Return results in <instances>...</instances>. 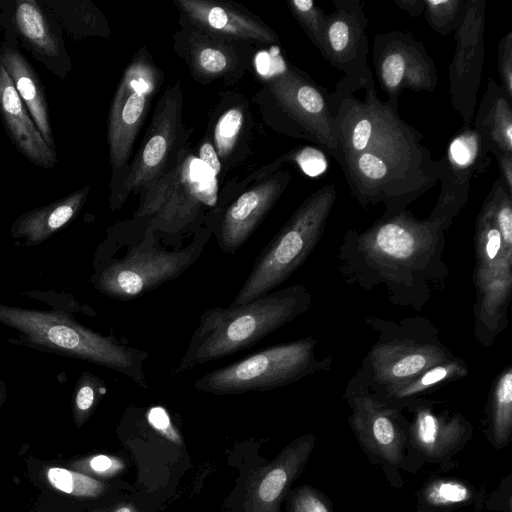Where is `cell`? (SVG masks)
<instances>
[{
  "label": "cell",
  "mask_w": 512,
  "mask_h": 512,
  "mask_svg": "<svg viewBox=\"0 0 512 512\" xmlns=\"http://www.w3.org/2000/svg\"><path fill=\"white\" fill-rule=\"evenodd\" d=\"M339 161L350 194L364 208L383 204L384 215L403 211L439 180V161L398 108L377 96L373 74L342 78L328 94Z\"/></svg>",
  "instance_id": "6da1fadb"
},
{
  "label": "cell",
  "mask_w": 512,
  "mask_h": 512,
  "mask_svg": "<svg viewBox=\"0 0 512 512\" xmlns=\"http://www.w3.org/2000/svg\"><path fill=\"white\" fill-rule=\"evenodd\" d=\"M444 232L438 222L407 209L383 214L364 231H346L339 272L348 284L366 292L382 288L392 304L421 311L449 277Z\"/></svg>",
  "instance_id": "7a4b0ae2"
},
{
  "label": "cell",
  "mask_w": 512,
  "mask_h": 512,
  "mask_svg": "<svg viewBox=\"0 0 512 512\" xmlns=\"http://www.w3.org/2000/svg\"><path fill=\"white\" fill-rule=\"evenodd\" d=\"M211 235L207 226L169 235L142 219L117 224L95 250L90 282L105 296L133 300L180 277L201 257Z\"/></svg>",
  "instance_id": "3957f363"
},
{
  "label": "cell",
  "mask_w": 512,
  "mask_h": 512,
  "mask_svg": "<svg viewBox=\"0 0 512 512\" xmlns=\"http://www.w3.org/2000/svg\"><path fill=\"white\" fill-rule=\"evenodd\" d=\"M311 305L308 289L295 284L243 305L207 309L199 317L198 326L172 375L254 346L305 313Z\"/></svg>",
  "instance_id": "277c9868"
},
{
  "label": "cell",
  "mask_w": 512,
  "mask_h": 512,
  "mask_svg": "<svg viewBox=\"0 0 512 512\" xmlns=\"http://www.w3.org/2000/svg\"><path fill=\"white\" fill-rule=\"evenodd\" d=\"M0 324L14 329L8 342L30 349L77 358L119 372L148 388L145 350L131 347L113 335H102L62 311H39L0 303Z\"/></svg>",
  "instance_id": "5b68a950"
},
{
  "label": "cell",
  "mask_w": 512,
  "mask_h": 512,
  "mask_svg": "<svg viewBox=\"0 0 512 512\" xmlns=\"http://www.w3.org/2000/svg\"><path fill=\"white\" fill-rule=\"evenodd\" d=\"M366 324L378 339L353 377L373 394L455 356L440 338L439 329L424 316L399 322L369 316Z\"/></svg>",
  "instance_id": "8992f818"
},
{
  "label": "cell",
  "mask_w": 512,
  "mask_h": 512,
  "mask_svg": "<svg viewBox=\"0 0 512 512\" xmlns=\"http://www.w3.org/2000/svg\"><path fill=\"white\" fill-rule=\"evenodd\" d=\"M218 201L217 175L183 147L176 163L147 189L134 214L169 235L210 228Z\"/></svg>",
  "instance_id": "52a82bcc"
},
{
  "label": "cell",
  "mask_w": 512,
  "mask_h": 512,
  "mask_svg": "<svg viewBox=\"0 0 512 512\" xmlns=\"http://www.w3.org/2000/svg\"><path fill=\"white\" fill-rule=\"evenodd\" d=\"M336 198V186L326 184L303 201L255 258L231 306L276 290L290 278L320 241Z\"/></svg>",
  "instance_id": "ba28073f"
},
{
  "label": "cell",
  "mask_w": 512,
  "mask_h": 512,
  "mask_svg": "<svg viewBox=\"0 0 512 512\" xmlns=\"http://www.w3.org/2000/svg\"><path fill=\"white\" fill-rule=\"evenodd\" d=\"M317 341L305 337L266 347L245 358L216 368L194 383V388L215 395L267 391L327 371L331 358L318 359Z\"/></svg>",
  "instance_id": "9c48e42d"
},
{
  "label": "cell",
  "mask_w": 512,
  "mask_h": 512,
  "mask_svg": "<svg viewBox=\"0 0 512 512\" xmlns=\"http://www.w3.org/2000/svg\"><path fill=\"white\" fill-rule=\"evenodd\" d=\"M474 243V335L483 346L489 347L508 324L512 250L504 246L487 196L476 219Z\"/></svg>",
  "instance_id": "30bf717a"
},
{
  "label": "cell",
  "mask_w": 512,
  "mask_h": 512,
  "mask_svg": "<svg viewBox=\"0 0 512 512\" xmlns=\"http://www.w3.org/2000/svg\"><path fill=\"white\" fill-rule=\"evenodd\" d=\"M264 65V80L286 120V133L320 147L339 161L334 120L328 105L329 92L306 73L289 66L280 55H272Z\"/></svg>",
  "instance_id": "8fae6325"
},
{
  "label": "cell",
  "mask_w": 512,
  "mask_h": 512,
  "mask_svg": "<svg viewBox=\"0 0 512 512\" xmlns=\"http://www.w3.org/2000/svg\"><path fill=\"white\" fill-rule=\"evenodd\" d=\"M343 398L351 411L349 425L362 450L384 471L391 486L401 487L409 425L402 409L376 399L353 376Z\"/></svg>",
  "instance_id": "7c38bea8"
},
{
  "label": "cell",
  "mask_w": 512,
  "mask_h": 512,
  "mask_svg": "<svg viewBox=\"0 0 512 512\" xmlns=\"http://www.w3.org/2000/svg\"><path fill=\"white\" fill-rule=\"evenodd\" d=\"M182 93L177 84L160 98L151 124L121 187L112 194L110 208L118 210L138 189H147L171 169L183 147Z\"/></svg>",
  "instance_id": "4fadbf2b"
},
{
  "label": "cell",
  "mask_w": 512,
  "mask_h": 512,
  "mask_svg": "<svg viewBox=\"0 0 512 512\" xmlns=\"http://www.w3.org/2000/svg\"><path fill=\"white\" fill-rule=\"evenodd\" d=\"M436 405V401L422 398L403 408L411 413L405 471L414 472L425 464L451 469L455 466L452 458L472 437L473 425L461 413L436 410Z\"/></svg>",
  "instance_id": "5bb4252c"
},
{
  "label": "cell",
  "mask_w": 512,
  "mask_h": 512,
  "mask_svg": "<svg viewBox=\"0 0 512 512\" xmlns=\"http://www.w3.org/2000/svg\"><path fill=\"white\" fill-rule=\"evenodd\" d=\"M161 73L144 51L136 55L117 86L108 117L109 158L112 168H122L157 91Z\"/></svg>",
  "instance_id": "9a60e30c"
},
{
  "label": "cell",
  "mask_w": 512,
  "mask_h": 512,
  "mask_svg": "<svg viewBox=\"0 0 512 512\" xmlns=\"http://www.w3.org/2000/svg\"><path fill=\"white\" fill-rule=\"evenodd\" d=\"M373 63L378 83L389 105L398 108L404 89L414 92L435 90L436 66L423 43L407 31L377 33L373 40Z\"/></svg>",
  "instance_id": "2e32d148"
},
{
  "label": "cell",
  "mask_w": 512,
  "mask_h": 512,
  "mask_svg": "<svg viewBox=\"0 0 512 512\" xmlns=\"http://www.w3.org/2000/svg\"><path fill=\"white\" fill-rule=\"evenodd\" d=\"M438 161L441 190L428 217L446 231L468 201L472 178L488 168L490 157L479 133L471 124H465Z\"/></svg>",
  "instance_id": "e0dca14e"
},
{
  "label": "cell",
  "mask_w": 512,
  "mask_h": 512,
  "mask_svg": "<svg viewBox=\"0 0 512 512\" xmlns=\"http://www.w3.org/2000/svg\"><path fill=\"white\" fill-rule=\"evenodd\" d=\"M486 0H465L454 31L456 46L448 68L449 96L466 125L474 118L484 62Z\"/></svg>",
  "instance_id": "ac0fdd59"
},
{
  "label": "cell",
  "mask_w": 512,
  "mask_h": 512,
  "mask_svg": "<svg viewBox=\"0 0 512 512\" xmlns=\"http://www.w3.org/2000/svg\"><path fill=\"white\" fill-rule=\"evenodd\" d=\"M334 11L327 15L321 55L346 77L365 78L372 71L367 56L368 19L360 0H332Z\"/></svg>",
  "instance_id": "d6986e66"
},
{
  "label": "cell",
  "mask_w": 512,
  "mask_h": 512,
  "mask_svg": "<svg viewBox=\"0 0 512 512\" xmlns=\"http://www.w3.org/2000/svg\"><path fill=\"white\" fill-rule=\"evenodd\" d=\"M9 27L25 49L47 69L65 79L72 69L63 32L53 15L36 0H18L9 15Z\"/></svg>",
  "instance_id": "ffe728a7"
},
{
  "label": "cell",
  "mask_w": 512,
  "mask_h": 512,
  "mask_svg": "<svg viewBox=\"0 0 512 512\" xmlns=\"http://www.w3.org/2000/svg\"><path fill=\"white\" fill-rule=\"evenodd\" d=\"M289 174L279 173L241 194L210 228L223 253L235 254L258 228L289 181Z\"/></svg>",
  "instance_id": "44dd1931"
},
{
  "label": "cell",
  "mask_w": 512,
  "mask_h": 512,
  "mask_svg": "<svg viewBox=\"0 0 512 512\" xmlns=\"http://www.w3.org/2000/svg\"><path fill=\"white\" fill-rule=\"evenodd\" d=\"M189 22L210 36L227 41L275 44L277 34L257 17L229 3L215 0H177Z\"/></svg>",
  "instance_id": "7402d4cb"
},
{
  "label": "cell",
  "mask_w": 512,
  "mask_h": 512,
  "mask_svg": "<svg viewBox=\"0 0 512 512\" xmlns=\"http://www.w3.org/2000/svg\"><path fill=\"white\" fill-rule=\"evenodd\" d=\"M0 116L12 143L27 160L45 169L56 165L58 161L56 151L44 141L1 64Z\"/></svg>",
  "instance_id": "603a6c76"
},
{
  "label": "cell",
  "mask_w": 512,
  "mask_h": 512,
  "mask_svg": "<svg viewBox=\"0 0 512 512\" xmlns=\"http://www.w3.org/2000/svg\"><path fill=\"white\" fill-rule=\"evenodd\" d=\"M315 442V436L310 433L282 451L253 489V512H279L283 496L307 464Z\"/></svg>",
  "instance_id": "cb8c5ba5"
},
{
  "label": "cell",
  "mask_w": 512,
  "mask_h": 512,
  "mask_svg": "<svg viewBox=\"0 0 512 512\" xmlns=\"http://www.w3.org/2000/svg\"><path fill=\"white\" fill-rule=\"evenodd\" d=\"M90 190L86 186L50 204L23 213L11 225V237L21 241L25 247L42 244L78 215Z\"/></svg>",
  "instance_id": "d4e9b609"
},
{
  "label": "cell",
  "mask_w": 512,
  "mask_h": 512,
  "mask_svg": "<svg viewBox=\"0 0 512 512\" xmlns=\"http://www.w3.org/2000/svg\"><path fill=\"white\" fill-rule=\"evenodd\" d=\"M0 64L10 77L44 141L56 151L48 102L38 74L23 54L7 43L0 46Z\"/></svg>",
  "instance_id": "484cf974"
},
{
  "label": "cell",
  "mask_w": 512,
  "mask_h": 512,
  "mask_svg": "<svg viewBox=\"0 0 512 512\" xmlns=\"http://www.w3.org/2000/svg\"><path fill=\"white\" fill-rule=\"evenodd\" d=\"M472 126L489 153L495 157L512 154V101L493 78L488 81Z\"/></svg>",
  "instance_id": "4316f807"
},
{
  "label": "cell",
  "mask_w": 512,
  "mask_h": 512,
  "mask_svg": "<svg viewBox=\"0 0 512 512\" xmlns=\"http://www.w3.org/2000/svg\"><path fill=\"white\" fill-rule=\"evenodd\" d=\"M189 36L179 43L181 54L196 79L214 80L236 72L239 58L232 41L189 30Z\"/></svg>",
  "instance_id": "83f0119b"
},
{
  "label": "cell",
  "mask_w": 512,
  "mask_h": 512,
  "mask_svg": "<svg viewBox=\"0 0 512 512\" xmlns=\"http://www.w3.org/2000/svg\"><path fill=\"white\" fill-rule=\"evenodd\" d=\"M468 372L466 362L455 355L403 382L371 394L376 399L403 410L404 407L424 398L425 395L466 377Z\"/></svg>",
  "instance_id": "f1b7e54d"
},
{
  "label": "cell",
  "mask_w": 512,
  "mask_h": 512,
  "mask_svg": "<svg viewBox=\"0 0 512 512\" xmlns=\"http://www.w3.org/2000/svg\"><path fill=\"white\" fill-rule=\"evenodd\" d=\"M484 499L485 489L477 488L467 480L453 477L434 478L419 491L417 511L452 512L472 504L479 510Z\"/></svg>",
  "instance_id": "f546056e"
},
{
  "label": "cell",
  "mask_w": 512,
  "mask_h": 512,
  "mask_svg": "<svg viewBox=\"0 0 512 512\" xmlns=\"http://www.w3.org/2000/svg\"><path fill=\"white\" fill-rule=\"evenodd\" d=\"M487 437L495 449L506 447L512 435V366L494 379L487 402Z\"/></svg>",
  "instance_id": "4dcf8cb0"
},
{
  "label": "cell",
  "mask_w": 512,
  "mask_h": 512,
  "mask_svg": "<svg viewBox=\"0 0 512 512\" xmlns=\"http://www.w3.org/2000/svg\"><path fill=\"white\" fill-rule=\"evenodd\" d=\"M40 3L53 15L61 28L74 39L109 34L103 15L89 1L42 0Z\"/></svg>",
  "instance_id": "1f68e13d"
},
{
  "label": "cell",
  "mask_w": 512,
  "mask_h": 512,
  "mask_svg": "<svg viewBox=\"0 0 512 512\" xmlns=\"http://www.w3.org/2000/svg\"><path fill=\"white\" fill-rule=\"evenodd\" d=\"M107 392L104 379L90 371H84L78 378L72 398V414L75 424L80 427L95 410Z\"/></svg>",
  "instance_id": "d6a6232c"
},
{
  "label": "cell",
  "mask_w": 512,
  "mask_h": 512,
  "mask_svg": "<svg viewBox=\"0 0 512 512\" xmlns=\"http://www.w3.org/2000/svg\"><path fill=\"white\" fill-rule=\"evenodd\" d=\"M45 476L52 487L76 497H96L105 488L102 482L66 468L50 467Z\"/></svg>",
  "instance_id": "836d02e7"
},
{
  "label": "cell",
  "mask_w": 512,
  "mask_h": 512,
  "mask_svg": "<svg viewBox=\"0 0 512 512\" xmlns=\"http://www.w3.org/2000/svg\"><path fill=\"white\" fill-rule=\"evenodd\" d=\"M244 125V113L240 107H231L218 119L214 128V148L219 159L227 161L232 154Z\"/></svg>",
  "instance_id": "e575fe53"
},
{
  "label": "cell",
  "mask_w": 512,
  "mask_h": 512,
  "mask_svg": "<svg viewBox=\"0 0 512 512\" xmlns=\"http://www.w3.org/2000/svg\"><path fill=\"white\" fill-rule=\"evenodd\" d=\"M287 4L309 40L321 53L327 15L313 0H291Z\"/></svg>",
  "instance_id": "d590c367"
},
{
  "label": "cell",
  "mask_w": 512,
  "mask_h": 512,
  "mask_svg": "<svg viewBox=\"0 0 512 512\" xmlns=\"http://www.w3.org/2000/svg\"><path fill=\"white\" fill-rule=\"evenodd\" d=\"M465 0H425L424 17L441 36L455 31Z\"/></svg>",
  "instance_id": "8d00e7d4"
},
{
  "label": "cell",
  "mask_w": 512,
  "mask_h": 512,
  "mask_svg": "<svg viewBox=\"0 0 512 512\" xmlns=\"http://www.w3.org/2000/svg\"><path fill=\"white\" fill-rule=\"evenodd\" d=\"M290 512H333L328 496L311 486H301L290 499Z\"/></svg>",
  "instance_id": "74e56055"
},
{
  "label": "cell",
  "mask_w": 512,
  "mask_h": 512,
  "mask_svg": "<svg viewBox=\"0 0 512 512\" xmlns=\"http://www.w3.org/2000/svg\"><path fill=\"white\" fill-rule=\"evenodd\" d=\"M497 66L501 80L500 87L512 101V32L506 33L498 43Z\"/></svg>",
  "instance_id": "f35d334b"
},
{
  "label": "cell",
  "mask_w": 512,
  "mask_h": 512,
  "mask_svg": "<svg viewBox=\"0 0 512 512\" xmlns=\"http://www.w3.org/2000/svg\"><path fill=\"white\" fill-rule=\"evenodd\" d=\"M300 169L310 177H316L327 169L325 154L314 147H303L291 153Z\"/></svg>",
  "instance_id": "ab89813d"
},
{
  "label": "cell",
  "mask_w": 512,
  "mask_h": 512,
  "mask_svg": "<svg viewBox=\"0 0 512 512\" xmlns=\"http://www.w3.org/2000/svg\"><path fill=\"white\" fill-rule=\"evenodd\" d=\"M145 418L153 430L167 439L179 443L180 436L173 426L170 414L164 407L159 405L149 407L146 410Z\"/></svg>",
  "instance_id": "60d3db41"
},
{
  "label": "cell",
  "mask_w": 512,
  "mask_h": 512,
  "mask_svg": "<svg viewBox=\"0 0 512 512\" xmlns=\"http://www.w3.org/2000/svg\"><path fill=\"white\" fill-rule=\"evenodd\" d=\"M198 158L208 166L215 175L220 173L221 162L213 144L208 141L203 142L198 152Z\"/></svg>",
  "instance_id": "b9f144b4"
},
{
  "label": "cell",
  "mask_w": 512,
  "mask_h": 512,
  "mask_svg": "<svg viewBox=\"0 0 512 512\" xmlns=\"http://www.w3.org/2000/svg\"><path fill=\"white\" fill-rule=\"evenodd\" d=\"M89 469L97 474H108L116 469V461L107 455H96L87 463Z\"/></svg>",
  "instance_id": "7bdbcfd3"
},
{
  "label": "cell",
  "mask_w": 512,
  "mask_h": 512,
  "mask_svg": "<svg viewBox=\"0 0 512 512\" xmlns=\"http://www.w3.org/2000/svg\"><path fill=\"white\" fill-rule=\"evenodd\" d=\"M500 175L506 188L512 193V154H505L496 157Z\"/></svg>",
  "instance_id": "ee69618b"
},
{
  "label": "cell",
  "mask_w": 512,
  "mask_h": 512,
  "mask_svg": "<svg viewBox=\"0 0 512 512\" xmlns=\"http://www.w3.org/2000/svg\"><path fill=\"white\" fill-rule=\"evenodd\" d=\"M395 4L412 17L422 15L425 9V0H396Z\"/></svg>",
  "instance_id": "f6af8a7d"
},
{
  "label": "cell",
  "mask_w": 512,
  "mask_h": 512,
  "mask_svg": "<svg viewBox=\"0 0 512 512\" xmlns=\"http://www.w3.org/2000/svg\"><path fill=\"white\" fill-rule=\"evenodd\" d=\"M7 385L3 378L0 376V407L4 404L6 398H7Z\"/></svg>",
  "instance_id": "bcb514c9"
},
{
  "label": "cell",
  "mask_w": 512,
  "mask_h": 512,
  "mask_svg": "<svg viewBox=\"0 0 512 512\" xmlns=\"http://www.w3.org/2000/svg\"><path fill=\"white\" fill-rule=\"evenodd\" d=\"M114 512H135V509L131 505H122L118 507Z\"/></svg>",
  "instance_id": "7dc6e473"
}]
</instances>
